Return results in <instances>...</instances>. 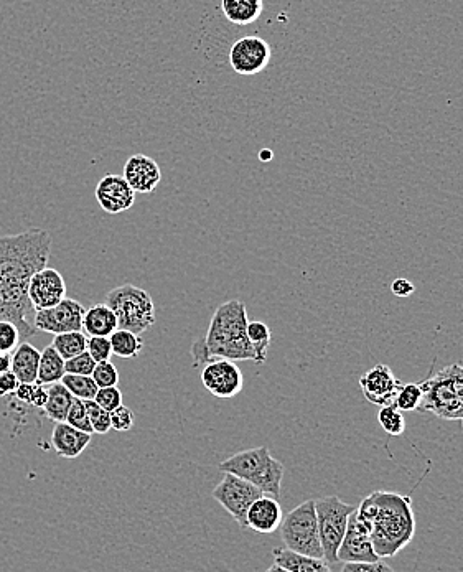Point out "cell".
Masks as SVG:
<instances>
[{
    "label": "cell",
    "mask_w": 463,
    "mask_h": 572,
    "mask_svg": "<svg viewBox=\"0 0 463 572\" xmlns=\"http://www.w3.org/2000/svg\"><path fill=\"white\" fill-rule=\"evenodd\" d=\"M50 253L52 236L40 228L0 236V320L14 322L22 338L32 337L37 330L29 322V282L47 266Z\"/></svg>",
    "instance_id": "cell-1"
},
{
    "label": "cell",
    "mask_w": 463,
    "mask_h": 572,
    "mask_svg": "<svg viewBox=\"0 0 463 572\" xmlns=\"http://www.w3.org/2000/svg\"><path fill=\"white\" fill-rule=\"evenodd\" d=\"M370 526L371 543L381 559L393 558L416 535L412 498L396 492H373L356 507Z\"/></svg>",
    "instance_id": "cell-2"
},
{
    "label": "cell",
    "mask_w": 463,
    "mask_h": 572,
    "mask_svg": "<svg viewBox=\"0 0 463 572\" xmlns=\"http://www.w3.org/2000/svg\"><path fill=\"white\" fill-rule=\"evenodd\" d=\"M248 309L244 302L233 301L221 304L211 317L205 337L192 345L195 366L228 358L233 362H258L256 352L248 338Z\"/></svg>",
    "instance_id": "cell-3"
},
{
    "label": "cell",
    "mask_w": 463,
    "mask_h": 572,
    "mask_svg": "<svg viewBox=\"0 0 463 572\" xmlns=\"http://www.w3.org/2000/svg\"><path fill=\"white\" fill-rule=\"evenodd\" d=\"M218 469L223 474L228 472V474L238 475L241 479L248 480L256 485L264 495L281 497L284 465L272 457L266 446L231 455L218 465Z\"/></svg>",
    "instance_id": "cell-4"
},
{
    "label": "cell",
    "mask_w": 463,
    "mask_h": 572,
    "mask_svg": "<svg viewBox=\"0 0 463 572\" xmlns=\"http://www.w3.org/2000/svg\"><path fill=\"white\" fill-rule=\"evenodd\" d=\"M422 403L419 411L431 413L445 421H463V366H445L421 383Z\"/></svg>",
    "instance_id": "cell-5"
},
{
    "label": "cell",
    "mask_w": 463,
    "mask_h": 572,
    "mask_svg": "<svg viewBox=\"0 0 463 572\" xmlns=\"http://www.w3.org/2000/svg\"><path fill=\"white\" fill-rule=\"evenodd\" d=\"M106 304L113 309L119 329L147 332L155 325V305L149 292L134 284H124L108 292Z\"/></svg>",
    "instance_id": "cell-6"
},
{
    "label": "cell",
    "mask_w": 463,
    "mask_h": 572,
    "mask_svg": "<svg viewBox=\"0 0 463 572\" xmlns=\"http://www.w3.org/2000/svg\"><path fill=\"white\" fill-rule=\"evenodd\" d=\"M281 538L286 548L310 558L323 559L315 500L300 503L299 507L287 513L281 523Z\"/></svg>",
    "instance_id": "cell-7"
},
{
    "label": "cell",
    "mask_w": 463,
    "mask_h": 572,
    "mask_svg": "<svg viewBox=\"0 0 463 572\" xmlns=\"http://www.w3.org/2000/svg\"><path fill=\"white\" fill-rule=\"evenodd\" d=\"M356 505H350L335 497L315 500V512L319 523L320 541H322L323 561L332 566L338 563V548L347 531L348 518L355 512Z\"/></svg>",
    "instance_id": "cell-8"
},
{
    "label": "cell",
    "mask_w": 463,
    "mask_h": 572,
    "mask_svg": "<svg viewBox=\"0 0 463 572\" xmlns=\"http://www.w3.org/2000/svg\"><path fill=\"white\" fill-rule=\"evenodd\" d=\"M262 492L256 485L241 479L238 475L228 474L216 485L215 490L211 492V497L225 508L226 512L233 516V520L238 523L243 530L248 528L246 525V515L254 500L261 497Z\"/></svg>",
    "instance_id": "cell-9"
},
{
    "label": "cell",
    "mask_w": 463,
    "mask_h": 572,
    "mask_svg": "<svg viewBox=\"0 0 463 572\" xmlns=\"http://www.w3.org/2000/svg\"><path fill=\"white\" fill-rule=\"evenodd\" d=\"M86 307L75 299L65 297L63 301L53 305L50 309L37 310L33 315V325L40 332L58 333L75 332L83 330Z\"/></svg>",
    "instance_id": "cell-10"
},
{
    "label": "cell",
    "mask_w": 463,
    "mask_h": 572,
    "mask_svg": "<svg viewBox=\"0 0 463 572\" xmlns=\"http://www.w3.org/2000/svg\"><path fill=\"white\" fill-rule=\"evenodd\" d=\"M228 58L234 73L243 76L259 75L271 63V45L258 35H248L231 45Z\"/></svg>",
    "instance_id": "cell-11"
},
{
    "label": "cell",
    "mask_w": 463,
    "mask_h": 572,
    "mask_svg": "<svg viewBox=\"0 0 463 572\" xmlns=\"http://www.w3.org/2000/svg\"><path fill=\"white\" fill-rule=\"evenodd\" d=\"M202 383L206 391L216 398L231 399L243 391V371L233 360L216 358V360L205 363V368L202 371Z\"/></svg>",
    "instance_id": "cell-12"
},
{
    "label": "cell",
    "mask_w": 463,
    "mask_h": 572,
    "mask_svg": "<svg viewBox=\"0 0 463 572\" xmlns=\"http://www.w3.org/2000/svg\"><path fill=\"white\" fill-rule=\"evenodd\" d=\"M379 559L381 558L371 543L370 526L361 520L355 510L348 518L347 531L338 548V561L351 563V561H379Z\"/></svg>",
    "instance_id": "cell-13"
},
{
    "label": "cell",
    "mask_w": 463,
    "mask_h": 572,
    "mask_svg": "<svg viewBox=\"0 0 463 572\" xmlns=\"http://www.w3.org/2000/svg\"><path fill=\"white\" fill-rule=\"evenodd\" d=\"M66 297V282L58 269L45 268L33 274L29 282V299L32 309H50Z\"/></svg>",
    "instance_id": "cell-14"
},
{
    "label": "cell",
    "mask_w": 463,
    "mask_h": 572,
    "mask_svg": "<svg viewBox=\"0 0 463 572\" xmlns=\"http://www.w3.org/2000/svg\"><path fill=\"white\" fill-rule=\"evenodd\" d=\"M96 200L99 207L109 215H119L131 210L136 203V192L124 179V175L108 174L96 185Z\"/></svg>",
    "instance_id": "cell-15"
},
{
    "label": "cell",
    "mask_w": 463,
    "mask_h": 572,
    "mask_svg": "<svg viewBox=\"0 0 463 572\" xmlns=\"http://www.w3.org/2000/svg\"><path fill=\"white\" fill-rule=\"evenodd\" d=\"M361 391L371 404L386 406L391 404L398 394L403 381L396 378L394 371L388 365H376L360 378Z\"/></svg>",
    "instance_id": "cell-16"
},
{
    "label": "cell",
    "mask_w": 463,
    "mask_h": 572,
    "mask_svg": "<svg viewBox=\"0 0 463 572\" xmlns=\"http://www.w3.org/2000/svg\"><path fill=\"white\" fill-rule=\"evenodd\" d=\"M122 175L136 193H154L162 180L159 164L144 154L129 157Z\"/></svg>",
    "instance_id": "cell-17"
},
{
    "label": "cell",
    "mask_w": 463,
    "mask_h": 572,
    "mask_svg": "<svg viewBox=\"0 0 463 572\" xmlns=\"http://www.w3.org/2000/svg\"><path fill=\"white\" fill-rule=\"evenodd\" d=\"M284 513H282L279 498L264 495L254 500L246 515V525L249 530L259 535H271L281 528Z\"/></svg>",
    "instance_id": "cell-18"
},
{
    "label": "cell",
    "mask_w": 463,
    "mask_h": 572,
    "mask_svg": "<svg viewBox=\"0 0 463 572\" xmlns=\"http://www.w3.org/2000/svg\"><path fill=\"white\" fill-rule=\"evenodd\" d=\"M91 436L93 434L80 431L66 421L57 422L53 427L52 446L63 459H76L91 444Z\"/></svg>",
    "instance_id": "cell-19"
},
{
    "label": "cell",
    "mask_w": 463,
    "mask_h": 572,
    "mask_svg": "<svg viewBox=\"0 0 463 572\" xmlns=\"http://www.w3.org/2000/svg\"><path fill=\"white\" fill-rule=\"evenodd\" d=\"M274 564L267 569L269 572H328V566L323 559L310 558L305 554L297 553L294 549L277 548L272 551Z\"/></svg>",
    "instance_id": "cell-20"
},
{
    "label": "cell",
    "mask_w": 463,
    "mask_h": 572,
    "mask_svg": "<svg viewBox=\"0 0 463 572\" xmlns=\"http://www.w3.org/2000/svg\"><path fill=\"white\" fill-rule=\"evenodd\" d=\"M119 329L117 317L106 302L94 304L86 309L83 319V332L88 337H109L114 330Z\"/></svg>",
    "instance_id": "cell-21"
},
{
    "label": "cell",
    "mask_w": 463,
    "mask_h": 572,
    "mask_svg": "<svg viewBox=\"0 0 463 572\" xmlns=\"http://www.w3.org/2000/svg\"><path fill=\"white\" fill-rule=\"evenodd\" d=\"M40 355L42 353L30 343L22 342L17 345L12 355L10 370L19 378L20 383H37Z\"/></svg>",
    "instance_id": "cell-22"
},
{
    "label": "cell",
    "mask_w": 463,
    "mask_h": 572,
    "mask_svg": "<svg viewBox=\"0 0 463 572\" xmlns=\"http://www.w3.org/2000/svg\"><path fill=\"white\" fill-rule=\"evenodd\" d=\"M221 10L228 22L246 27L258 22L264 12V0H221Z\"/></svg>",
    "instance_id": "cell-23"
},
{
    "label": "cell",
    "mask_w": 463,
    "mask_h": 572,
    "mask_svg": "<svg viewBox=\"0 0 463 572\" xmlns=\"http://www.w3.org/2000/svg\"><path fill=\"white\" fill-rule=\"evenodd\" d=\"M73 399H75V396L70 393V390L61 381L48 385L47 403L42 408L45 418L53 422L66 421Z\"/></svg>",
    "instance_id": "cell-24"
},
{
    "label": "cell",
    "mask_w": 463,
    "mask_h": 572,
    "mask_svg": "<svg viewBox=\"0 0 463 572\" xmlns=\"http://www.w3.org/2000/svg\"><path fill=\"white\" fill-rule=\"evenodd\" d=\"M65 360L57 352V348L48 345L40 355V365H38L37 383L48 386L58 383L65 375Z\"/></svg>",
    "instance_id": "cell-25"
},
{
    "label": "cell",
    "mask_w": 463,
    "mask_h": 572,
    "mask_svg": "<svg viewBox=\"0 0 463 572\" xmlns=\"http://www.w3.org/2000/svg\"><path fill=\"white\" fill-rule=\"evenodd\" d=\"M111 345H113V353L116 357L131 360L141 355L144 348V340L139 333L131 332V330L117 329L109 335Z\"/></svg>",
    "instance_id": "cell-26"
},
{
    "label": "cell",
    "mask_w": 463,
    "mask_h": 572,
    "mask_svg": "<svg viewBox=\"0 0 463 572\" xmlns=\"http://www.w3.org/2000/svg\"><path fill=\"white\" fill-rule=\"evenodd\" d=\"M53 347L57 348L63 360L80 355L85 352L88 345V335L83 330H75V332L58 333L53 338Z\"/></svg>",
    "instance_id": "cell-27"
},
{
    "label": "cell",
    "mask_w": 463,
    "mask_h": 572,
    "mask_svg": "<svg viewBox=\"0 0 463 572\" xmlns=\"http://www.w3.org/2000/svg\"><path fill=\"white\" fill-rule=\"evenodd\" d=\"M248 338L253 345L254 352H256V357H258L256 363L258 365L266 363L267 352H269L272 342L271 329L261 320H253V322H248Z\"/></svg>",
    "instance_id": "cell-28"
},
{
    "label": "cell",
    "mask_w": 463,
    "mask_h": 572,
    "mask_svg": "<svg viewBox=\"0 0 463 572\" xmlns=\"http://www.w3.org/2000/svg\"><path fill=\"white\" fill-rule=\"evenodd\" d=\"M61 383L70 390V393L75 396V398L83 399V401H88V399H94L96 393H98V385L96 381L93 380L91 375H73V373H65L63 378H61Z\"/></svg>",
    "instance_id": "cell-29"
},
{
    "label": "cell",
    "mask_w": 463,
    "mask_h": 572,
    "mask_svg": "<svg viewBox=\"0 0 463 572\" xmlns=\"http://www.w3.org/2000/svg\"><path fill=\"white\" fill-rule=\"evenodd\" d=\"M378 421L389 436H401L406 431V419H404L403 411L396 408L394 403L381 406Z\"/></svg>",
    "instance_id": "cell-30"
},
{
    "label": "cell",
    "mask_w": 463,
    "mask_h": 572,
    "mask_svg": "<svg viewBox=\"0 0 463 572\" xmlns=\"http://www.w3.org/2000/svg\"><path fill=\"white\" fill-rule=\"evenodd\" d=\"M422 396L424 394H422L421 383H409V385H403L399 388L393 403L403 413H411V411H419L421 408Z\"/></svg>",
    "instance_id": "cell-31"
},
{
    "label": "cell",
    "mask_w": 463,
    "mask_h": 572,
    "mask_svg": "<svg viewBox=\"0 0 463 572\" xmlns=\"http://www.w3.org/2000/svg\"><path fill=\"white\" fill-rule=\"evenodd\" d=\"M85 404L94 434H108L113 429L111 427V413L101 408L94 399H88V401H85Z\"/></svg>",
    "instance_id": "cell-32"
},
{
    "label": "cell",
    "mask_w": 463,
    "mask_h": 572,
    "mask_svg": "<svg viewBox=\"0 0 463 572\" xmlns=\"http://www.w3.org/2000/svg\"><path fill=\"white\" fill-rule=\"evenodd\" d=\"M66 422L71 424V426L76 427V429H80V431L94 434L91 422H89L88 411H86V404L83 399H73V404H71L68 416H66Z\"/></svg>",
    "instance_id": "cell-33"
},
{
    "label": "cell",
    "mask_w": 463,
    "mask_h": 572,
    "mask_svg": "<svg viewBox=\"0 0 463 572\" xmlns=\"http://www.w3.org/2000/svg\"><path fill=\"white\" fill-rule=\"evenodd\" d=\"M93 380L96 381L98 388H108V386H117L119 383V371L111 360L96 363L93 370Z\"/></svg>",
    "instance_id": "cell-34"
},
{
    "label": "cell",
    "mask_w": 463,
    "mask_h": 572,
    "mask_svg": "<svg viewBox=\"0 0 463 572\" xmlns=\"http://www.w3.org/2000/svg\"><path fill=\"white\" fill-rule=\"evenodd\" d=\"M20 330L10 320H0V352H14L20 343Z\"/></svg>",
    "instance_id": "cell-35"
},
{
    "label": "cell",
    "mask_w": 463,
    "mask_h": 572,
    "mask_svg": "<svg viewBox=\"0 0 463 572\" xmlns=\"http://www.w3.org/2000/svg\"><path fill=\"white\" fill-rule=\"evenodd\" d=\"M86 352L93 357L94 362H106L113 357V345L109 337H88Z\"/></svg>",
    "instance_id": "cell-36"
},
{
    "label": "cell",
    "mask_w": 463,
    "mask_h": 572,
    "mask_svg": "<svg viewBox=\"0 0 463 572\" xmlns=\"http://www.w3.org/2000/svg\"><path fill=\"white\" fill-rule=\"evenodd\" d=\"M94 366L96 362L86 350L80 355L65 360L66 373H73V375H93Z\"/></svg>",
    "instance_id": "cell-37"
},
{
    "label": "cell",
    "mask_w": 463,
    "mask_h": 572,
    "mask_svg": "<svg viewBox=\"0 0 463 572\" xmlns=\"http://www.w3.org/2000/svg\"><path fill=\"white\" fill-rule=\"evenodd\" d=\"M94 401H96L101 408L111 413V411L121 406L124 398H122V391L119 390L117 386H108V388H99L98 393L94 396Z\"/></svg>",
    "instance_id": "cell-38"
},
{
    "label": "cell",
    "mask_w": 463,
    "mask_h": 572,
    "mask_svg": "<svg viewBox=\"0 0 463 572\" xmlns=\"http://www.w3.org/2000/svg\"><path fill=\"white\" fill-rule=\"evenodd\" d=\"M136 424V416L131 408H127L121 404L119 408L111 411V427L117 432L131 431L132 427Z\"/></svg>",
    "instance_id": "cell-39"
},
{
    "label": "cell",
    "mask_w": 463,
    "mask_h": 572,
    "mask_svg": "<svg viewBox=\"0 0 463 572\" xmlns=\"http://www.w3.org/2000/svg\"><path fill=\"white\" fill-rule=\"evenodd\" d=\"M343 572H383L393 571L391 566L384 563L383 559L379 561H351V563H343Z\"/></svg>",
    "instance_id": "cell-40"
},
{
    "label": "cell",
    "mask_w": 463,
    "mask_h": 572,
    "mask_svg": "<svg viewBox=\"0 0 463 572\" xmlns=\"http://www.w3.org/2000/svg\"><path fill=\"white\" fill-rule=\"evenodd\" d=\"M19 385V378L12 373V370L0 373V398L14 394L15 390L19 388Z\"/></svg>",
    "instance_id": "cell-41"
},
{
    "label": "cell",
    "mask_w": 463,
    "mask_h": 572,
    "mask_svg": "<svg viewBox=\"0 0 463 572\" xmlns=\"http://www.w3.org/2000/svg\"><path fill=\"white\" fill-rule=\"evenodd\" d=\"M391 291H393L394 296L409 297L416 292V287H414L411 281H407L404 277H399L391 284Z\"/></svg>",
    "instance_id": "cell-42"
},
{
    "label": "cell",
    "mask_w": 463,
    "mask_h": 572,
    "mask_svg": "<svg viewBox=\"0 0 463 572\" xmlns=\"http://www.w3.org/2000/svg\"><path fill=\"white\" fill-rule=\"evenodd\" d=\"M48 399V388L42 383H35V388H33L32 401H30V406L33 408L42 409L47 403Z\"/></svg>",
    "instance_id": "cell-43"
},
{
    "label": "cell",
    "mask_w": 463,
    "mask_h": 572,
    "mask_svg": "<svg viewBox=\"0 0 463 572\" xmlns=\"http://www.w3.org/2000/svg\"><path fill=\"white\" fill-rule=\"evenodd\" d=\"M33 388H35V383H20L19 388L15 390V398L19 399L20 403L30 404Z\"/></svg>",
    "instance_id": "cell-44"
},
{
    "label": "cell",
    "mask_w": 463,
    "mask_h": 572,
    "mask_svg": "<svg viewBox=\"0 0 463 572\" xmlns=\"http://www.w3.org/2000/svg\"><path fill=\"white\" fill-rule=\"evenodd\" d=\"M10 365H12V357H10V353L0 352V373L9 371Z\"/></svg>",
    "instance_id": "cell-45"
}]
</instances>
